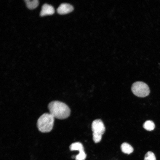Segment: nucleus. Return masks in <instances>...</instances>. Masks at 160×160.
Wrapping results in <instances>:
<instances>
[{"label": "nucleus", "instance_id": "obj_12", "mask_svg": "<svg viewBox=\"0 0 160 160\" xmlns=\"http://www.w3.org/2000/svg\"><path fill=\"white\" fill-rule=\"evenodd\" d=\"M86 157V154L84 151L79 153L75 156L76 160H85Z\"/></svg>", "mask_w": 160, "mask_h": 160}, {"label": "nucleus", "instance_id": "obj_6", "mask_svg": "<svg viewBox=\"0 0 160 160\" xmlns=\"http://www.w3.org/2000/svg\"><path fill=\"white\" fill-rule=\"evenodd\" d=\"M54 9L53 7L50 5L45 3L41 7V9L40 13L41 16L46 15H51L54 13Z\"/></svg>", "mask_w": 160, "mask_h": 160}, {"label": "nucleus", "instance_id": "obj_3", "mask_svg": "<svg viewBox=\"0 0 160 160\" xmlns=\"http://www.w3.org/2000/svg\"><path fill=\"white\" fill-rule=\"evenodd\" d=\"M93 139L94 142L98 143L101 141L105 130V127L102 120L97 119L94 120L92 124Z\"/></svg>", "mask_w": 160, "mask_h": 160}, {"label": "nucleus", "instance_id": "obj_8", "mask_svg": "<svg viewBox=\"0 0 160 160\" xmlns=\"http://www.w3.org/2000/svg\"><path fill=\"white\" fill-rule=\"evenodd\" d=\"M71 151H78L79 153L84 151V148L82 144L80 142H75L72 143L70 146Z\"/></svg>", "mask_w": 160, "mask_h": 160}, {"label": "nucleus", "instance_id": "obj_11", "mask_svg": "<svg viewBox=\"0 0 160 160\" xmlns=\"http://www.w3.org/2000/svg\"><path fill=\"white\" fill-rule=\"evenodd\" d=\"M144 160H156L155 156L152 152L149 151L145 154Z\"/></svg>", "mask_w": 160, "mask_h": 160}, {"label": "nucleus", "instance_id": "obj_5", "mask_svg": "<svg viewBox=\"0 0 160 160\" xmlns=\"http://www.w3.org/2000/svg\"><path fill=\"white\" fill-rule=\"evenodd\" d=\"M73 9L72 5L67 3H62L60 4L57 9V12L60 14H64L68 13Z\"/></svg>", "mask_w": 160, "mask_h": 160}, {"label": "nucleus", "instance_id": "obj_1", "mask_svg": "<svg viewBox=\"0 0 160 160\" xmlns=\"http://www.w3.org/2000/svg\"><path fill=\"white\" fill-rule=\"evenodd\" d=\"M48 108L51 114L54 118L64 119L70 115L71 110L65 103L58 101L51 102L48 105Z\"/></svg>", "mask_w": 160, "mask_h": 160}, {"label": "nucleus", "instance_id": "obj_7", "mask_svg": "<svg viewBox=\"0 0 160 160\" xmlns=\"http://www.w3.org/2000/svg\"><path fill=\"white\" fill-rule=\"evenodd\" d=\"M121 147L123 152L128 154L132 153L134 150L133 147L127 143H123L121 145Z\"/></svg>", "mask_w": 160, "mask_h": 160}, {"label": "nucleus", "instance_id": "obj_9", "mask_svg": "<svg viewBox=\"0 0 160 160\" xmlns=\"http://www.w3.org/2000/svg\"><path fill=\"white\" fill-rule=\"evenodd\" d=\"M27 7L30 9H32L36 7L38 5V0H24Z\"/></svg>", "mask_w": 160, "mask_h": 160}, {"label": "nucleus", "instance_id": "obj_2", "mask_svg": "<svg viewBox=\"0 0 160 160\" xmlns=\"http://www.w3.org/2000/svg\"><path fill=\"white\" fill-rule=\"evenodd\" d=\"M54 117L50 113H45L38 119L37 126L39 131L45 133L50 132L52 129Z\"/></svg>", "mask_w": 160, "mask_h": 160}, {"label": "nucleus", "instance_id": "obj_4", "mask_svg": "<svg viewBox=\"0 0 160 160\" xmlns=\"http://www.w3.org/2000/svg\"><path fill=\"white\" fill-rule=\"evenodd\" d=\"M133 93L139 97H144L147 96L150 92L148 85L142 81H137L134 83L131 87Z\"/></svg>", "mask_w": 160, "mask_h": 160}, {"label": "nucleus", "instance_id": "obj_10", "mask_svg": "<svg viewBox=\"0 0 160 160\" xmlns=\"http://www.w3.org/2000/svg\"><path fill=\"white\" fill-rule=\"evenodd\" d=\"M143 128L146 130L151 131L153 130L155 127L154 123L151 120L145 121L143 125Z\"/></svg>", "mask_w": 160, "mask_h": 160}]
</instances>
